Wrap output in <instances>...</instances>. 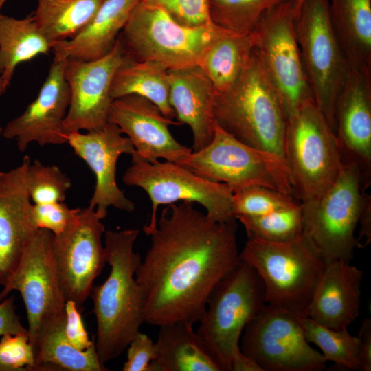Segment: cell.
<instances>
[{
    "mask_svg": "<svg viewBox=\"0 0 371 371\" xmlns=\"http://www.w3.org/2000/svg\"><path fill=\"white\" fill-rule=\"evenodd\" d=\"M78 208L70 209L64 202L32 204L30 216L37 229L50 231L54 236L62 234L74 219Z\"/></svg>",
    "mask_w": 371,
    "mask_h": 371,
    "instance_id": "39",
    "label": "cell"
},
{
    "mask_svg": "<svg viewBox=\"0 0 371 371\" xmlns=\"http://www.w3.org/2000/svg\"><path fill=\"white\" fill-rule=\"evenodd\" d=\"M127 360L124 371H157L154 362L155 342L146 335L139 331L128 345Z\"/></svg>",
    "mask_w": 371,
    "mask_h": 371,
    "instance_id": "40",
    "label": "cell"
},
{
    "mask_svg": "<svg viewBox=\"0 0 371 371\" xmlns=\"http://www.w3.org/2000/svg\"><path fill=\"white\" fill-rule=\"evenodd\" d=\"M35 371L28 333L4 335L0 340V371Z\"/></svg>",
    "mask_w": 371,
    "mask_h": 371,
    "instance_id": "37",
    "label": "cell"
},
{
    "mask_svg": "<svg viewBox=\"0 0 371 371\" xmlns=\"http://www.w3.org/2000/svg\"><path fill=\"white\" fill-rule=\"evenodd\" d=\"M214 117L241 142L284 157L286 115L256 47L235 83L215 93Z\"/></svg>",
    "mask_w": 371,
    "mask_h": 371,
    "instance_id": "3",
    "label": "cell"
},
{
    "mask_svg": "<svg viewBox=\"0 0 371 371\" xmlns=\"http://www.w3.org/2000/svg\"><path fill=\"white\" fill-rule=\"evenodd\" d=\"M170 104L181 124L190 126L192 151L205 147L215 131V91L199 66L168 70Z\"/></svg>",
    "mask_w": 371,
    "mask_h": 371,
    "instance_id": "23",
    "label": "cell"
},
{
    "mask_svg": "<svg viewBox=\"0 0 371 371\" xmlns=\"http://www.w3.org/2000/svg\"><path fill=\"white\" fill-rule=\"evenodd\" d=\"M50 50L32 15L16 19L0 12V77L8 87L17 65Z\"/></svg>",
    "mask_w": 371,
    "mask_h": 371,
    "instance_id": "29",
    "label": "cell"
},
{
    "mask_svg": "<svg viewBox=\"0 0 371 371\" xmlns=\"http://www.w3.org/2000/svg\"><path fill=\"white\" fill-rule=\"evenodd\" d=\"M160 8L177 23L190 27L213 23L210 17V0H140Z\"/></svg>",
    "mask_w": 371,
    "mask_h": 371,
    "instance_id": "38",
    "label": "cell"
},
{
    "mask_svg": "<svg viewBox=\"0 0 371 371\" xmlns=\"http://www.w3.org/2000/svg\"><path fill=\"white\" fill-rule=\"evenodd\" d=\"M64 65V60L54 58L36 98L3 127L2 136L15 139L20 151H25L33 142L41 146L67 143L63 122L70 103V91Z\"/></svg>",
    "mask_w": 371,
    "mask_h": 371,
    "instance_id": "19",
    "label": "cell"
},
{
    "mask_svg": "<svg viewBox=\"0 0 371 371\" xmlns=\"http://www.w3.org/2000/svg\"><path fill=\"white\" fill-rule=\"evenodd\" d=\"M286 1L210 0V17L212 23L225 32L249 34L268 10Z\"/></svg>",
    "mask_w": 371,
    "mask_h": 371,
    "instance_id": "34",
    "label": "cell"
},
{
    "mask_svg": "<svg viewBox=\"0 0 371 371\" xmlns=\"http://www.w3.org/2000/svg\"><path fill=\"white\" fill-rule=\"evenodd\" d=\"M182 166L233 192L262 186L294 196L293 179L284 157L248 146L215 126L212 141L192 151Z\"/></svg>",
    "mask_w": 371,
    "mask_h": 371,
    "instance_id": "10",
    "label": "cell"
},
{
    "mask_svg": "<svg viewBox=\"0 0 371 371\" xmlns=\"http://www.w3.org/2000/svg\"><path fill=\"white\" fill-rule=\"evenodd\" d=\"M108 122L117 125L129 138L135 151L144 159H159L182 165L192 151L178 142L170 132V125H181L166 117L148 99L128 95L113 99Z\"/></svg>",
    "mask_w": 371,
    "mask_h": 371,
    "instance_id": "18",
    "label": "cell"
},
{
    "mask_svg": "<svg viewBox=\"0 0 371 371\" xmlns=\"http://www.w3.org/2000/svg\"><path fill=\"white\" fill-rule=\"evenodd\" d=\"M8 87L5 85L3 79L0 77V98L5 93Z\"/></svg>",
    "mask_w": 371,
    "mask_h": 371,
    "instance_id": "46",
    "label": "cell"
},
{
    "mask_svg": "<svg viewBox=\"0 0 371 371\" xmlns=\"http://www.w3.org/2000/svg\"><path fill=\"white\" fill-rule=\"evenodd\" d=\"M298 319L307 341L320 348L327 362L348 370H362L358 337L350 334L347 328H329L304 315H298Z\"/></svg>",
    "mask_w": 371,
    "mask_h": 371,
    "instance_id": "32",
    "label": "cell"
},
{
    "mask_svg": "<svg viewBox=\"0 0 371 371\" xmlns=\"http://www.w3.org/2000/svg\"><path fill=\"white\" fill-rule=\"evenodd\" d=\"M295 31L314 102L336 133V101L350 68L333 27L329 0H304Z\"/></svg>",
    "mask_w": 371,
    "mask_h": 371,
    "instance_id": "8",
    "label": "cell"
},
{
    "mask_svg": "<svg viewBox=\"0 0 371 371\" xmlns=\"http://www.w3.org/2000/svg\"><path fill=\"white\" fill-rule=\"evenodd\" d=\"M371 197L365 194L363 208L359 217V232L357 237V247L364 248L371 241Z\"/></svg>",
    "mask_w": 371,
    "mask_h": 371,
    "instance_id": "44",
    "label": "cell"
},
{
    "mask_svg": "<svg viewBox=\"0 0 371 371\" xmlns=\"http://www.w3.org/2000/svg\"><path fill=\"white\" fill-rule=\"evenodd\" d=\"M358 337L360 342L359 358L362 370H371V319L366 318L362 322Z\"/></svg>",
    "mask_w": 371,
    "mask_h": 371,
    "instance_id": "43",
    "label": "cell"
},
{
    "mask_svg": "<svg viewBox=\"0 0 371 371\" xmlns=\"http://www.w3.org/2000/svg\"><path fill=\"white\" fill-rule=\"evenodd\" d=\"M105 228L94 207L78 208L69 227L53 237L52 250L65 300L78 307L91 295L93 283L105 263L102 236Z\"/></svg>",
    "mask_w": 371,
    "mask_h": 371,
    "instance_id": "15",
    "label": "cell"
},
{
    "mask_svg": "<svg viewBox=\"0 0 371 371\" xmlns=\"http://www.w3.org/2000/svg\"><path fill=\"white\" fill-rule=\"evenodd\" d=\"M127 57L120 39L100 58L86 61L65 60L64 75L70 91V103L63 122L67 134L99 128L108 122L113 101L114 75Z\"/></svg>",
    "mask_w": 371,
    "mask_h": 371,
    "instance_id": "16",
    "label": "cell"
},
{
    "mask_svg": "<svg viewBox=\"0 0 371 371\" xmlns=\"http://www.w3.org/2000/svg\"><path fill=\"white\" fill-rule=\"evenodd\" d=\"M304 0H295V16L299 11Z\"/></svg>",
    "mask_w": 371,
    "mask_h": 371,
    "instance_id": "47",
    "label": "cell"
},
{
    "mask_svg": "<svg viewBox=\"0 0 371 371\" xmlns=\"http://www.w3.org/2000/svg\"><path fill=\"white\" fill-rule=\"evenodd\" d=\"M232 371H262V370L253 360L245 356L240 349L233 356Z\"/></svg>",
    "mask_w": 371,
    "mask_h": 371,
    "instance_id": "45",
    "label": "cell"
},
{
    "mask_svg": "<svg viewBox=\"0 0 371 371\" xmlns=\"http://www.w3.org/2000/svg\"><path fill=\"white\" fill-rule=\"evenodd\" d=\"M54 234L38 229L26 245L21 260L0 292V302L18 291L27 312L32 348L48 326L65 316L62 293L52 255Z\"/></svg>",
    "mask_w": 371,
    "mask_h": 371,
    "instance_id": "14",
    "label": "cell"
},
{
    "mask_svg": "<svg viewBox=\"0 0 371 371\" xmlns=\"http://www.w3.org/2000/svg\"><path fill=\"white\" fill-rule=\"evenodd\" d=\"M67 143L95 175V189L89 205L94 207L98 216L104 219L111 206L133 212L134 203L117 183L116 166L122 155H131L135 148L119 127L108 122L95 130L69 133L67 134Z\"/></svg>",
    "mask_w": 371,
    "mask_h": 371,
    "instance_id": "17",
    "label": "cell"
},
{
    "mask_svg": "<svg viewBox=\"0 0 371 371\" xmlns=\"http://www.w3.org/2000/svg\"><path fill=\"white\" fill-rule=\"evenodd\" d=\"M256 47L254 32H225L209 47L199 65L211 81L215 93L225 91L238 80Z\"/></svg>",
    "mask_w": 371,
    "mask_h": 371,
    "instance_id": "30",
    "label": "cell"
},
{
    "mask_svg": "<svg viewBox=\"0 0 371 371\" xmlns=\"http://www.w3.org/2000/svg\"><path fill=\"white\" fill-rule=\"evenodd\" d=\"M254 34L256 49L282 103L286 117L313 100L295 31V0L268 10Z\"/></svg>",
    "mask_w": 371,
    "mask_h": 371,
    "instance_id": "12",
    "label": "cell"
},
{
    "mask_svg": "<svg viewBox=\"0 0 371 371\" xmlns=\"http://www.w3.org/2000/svg\"><path fill=\"white\" fill-rule=\"evenodd\" d=\"M225 32L214 23L181 25L160 8L139 0L119 38L130 58L154 61L171 70L199 66L209 47Z\"/></svg>",
    "mask_w": 371,
    "mask_h": 371,
    "instance_id": "5",
    "label": "cell"
},
{
    "mask_svg": "<svg viewBox=\"0 0 371 371\" xmlns=\"http://www.w3.org/2000/svg\"><path fill=\"white\" fill-rule=\"evenodd\" d=\"M139 233L136 229L104 232L105 260L111 270L91 293L97 323L95 346L104 365L124 352L145 322L144 299L135 278L142 259L133 250Z\"/></svg>",
    "mask_w": 371,
    "mask_h": 371,
    "instance_id": "2",
    "label": "cell"
},
{
    "mask_svg": "<svg viewBox=\"0 0 371 371\" xmlns=\"http://www.w3.org/2000/svg\"><path fill=\"white\" fill-rule=\"evenodd\" d=\"M3 128L0 126V137L2 136Z\"/></svg>",
    "mask_w": 371,
    "mask_h": 371,
    "instance_id": "49",
    "label": "cell"
},
{
    "mask_svg": "<svg viewBox=\"0 0 371 371\" xmlns=\"http://www.w3.org/2000/svg\"><path fill=\"white\" fill-rule=\"evenodd\" d=\"M365 186L358 166L343 161L337 178L324 193L301 202L303 231L319 250L326 265L338 260L350 262L353 258Z\"/></svg>",
    "mask_w": 371,
    "mask_h": 371,
    "instance_id": "9",
    "label": "cell"
},
{
    "mask_svg": "<svg viewBox=\"0 0 371 371\" xmlns=\"http://www.w3.org/2000/svg\"><path fill=\"white\" fill-rule=\"evenodd\" d=\"M168 69L150 60H136L128 55L116 71L111 85L112 99L128 95L144 97L169 119L176 117L170 104Z\"/></svg>",
    "mask_w": 371,
    "mask_h": 371,
    "instance_id": "27",
    "label": "cell"
},
{
    "mask_svg": "<svg viewBox=\"0 0 371 371\" xmlns=\"http://www.w3.org/2000/svg\"><path fill=\"white\" fill-rule=\"evenodd\" d=\"M65 316L41 334L33 348L35 371H106L95 344L85 350L75 348L65 333Z\"/></svg>",
    "mask_w": 371,
    "mask_h": 371,
    "instance_id": "28",
    "label": "cell"
},
{
    "mask_svg": "<svg viewBox=\"0 0 371 371\" xmlns=\"http://www.w3.org/2000/svg\"><path fill=\"white\" fill-rule=\"evenodd\" d=\"M139 0H105L89 23L73 38L52 47L58 60L76 58L89 61L112 49Z\"/></svg>",
    "mask_w": 371,
    "mask_h": 371,
    "instance_id": "24",
    "label": "cell"
},
{
    "mask_svg": "<svg viewBox=\"0 0 371 371\" xmlns=\"http://www.w3.org/2000/svg\"><path fill=\"white\" fill-rule=\"evenodd\" d=\"M159 327L154 360L157 371H223L193 324L174 322Z\"/></svg>",
    "mask_w": 371,
    "mask_h": 371,
    "instance_id": "25",
    "label": "cell"
},
{
    "mask_svg": "<svg viewBox=\"0 0 371 371\" xmlns=\"http://www.w3.org/2000/svg\"><path fill=\"white\" fill-rule=\"evenodd\" d=\"M284 157L300 202L318 198L337 178L343 161L337 135L313 100L287 117Z\"/></svg>",
    "mask_w": 371,
    "mask_h": 371,
    "instance_id": "6",
    "label": "cell"
},
{
    "mask_svg": "<svg viewBox=\"0 0 371 371\" xmlns=\"http://www.w3.org/2000/svg\"><path fill=\"white\" fill-rule=\"evenodd\" d=\"M105 0H38L32 15L51 44L70 39L92 19Z\"/></svg>",
    "mask_w": 371,
    "mask_h": 371,
    "instance_id": "31",
    "label": "cell"
},
{
    "mask_svg": "<svg viewBox=\"0 0 371 371\" xmlns=\"http://www.w3.org/2000/svg\"><path fill=\"white\" fill-rule=\"evenodd\" d=\"M122 181L129 186L143 189L152 203V212L143 231L148 236L157 226L158 207L177 202L196 203L206 215L218 222L236 221L232 205L233 192L225 184L206 179L184 166L168 161H148L135 151Z\"/></svg>",
    "mask_w": 371,
    "mask_h": 371,
    "instance_id": "11",
    "label": "cell"
},
{
    "mask_svg": "<svg viewBox=\"0 0 371 371\" xmlns=\"http://www.w3.org/2000/svg\"><path fill=\"white\" fill-rule=\"evenodd\" d=\"M297 203L293 195L262 186L245 188L233 193L232 196L235 217L263 216Z\"/></svg>",
    "mask_w": 371,
    "mask_h": 371,
    "instance_id": "36",
    "label": "cell"
},
{
    "mask_svg": "<svg viewBox=\"0 0 371 371\" xmlns=\"http://www.w3.org/2000/svg\"><path fill=\"white\" fill-rule=\"evenodd\" d=\"M27 186L31 201L39 204L64 202L71 183L58 166L34 160L27 170Z\"/></svg>",
    "mask_w": 371,
    "mask_h": 371,
    "instance_id": "35",
    "label": "cell"
},
{
    "mask_svg": "<svg viewBox=\"0 0 371 371\" xmlns=\"http://www.w3.org/2000/svg\"><path fill=\"white\" fill-rule=\"evenodd\" d=\"M30 158L25 155L16 167L0 172V285L17 267L23 251L38 231L31 216L27 186Z\"/></svg>",
    "mask_w": 371,
    "mask_h": 371,
    "instance_id": "20",
    "label": "cell"
},
{
    "mask_svg": "<svg viewBox=\"0 0 371 371\" xmlns=\"http://www.w3.org/2000/svg\"><path fill=\"white\" fill-rule=\"evenodd\" d=\"M363 277L350 262L326 265L303 315L329 328H348L359 317Z\"/></svg>",
    "mask_w": 371,
    "mask_h": 371,
    "instance_id": "22",
    "label": "cell"
},
{
    "mask_svg": "<svg viewBox=\"0 0 371 371\" xmlns=\"http://www.w3.org/2000/svg\"><path fill=\"white\" fill-rule=\"evenodd\" d=\"M236 218L243 225L248 239L282 243L293 240L304 232L301 202L263 216L240 215Z\"/></svg>",
    "mask_w": 371,
    "mask_h": 371,
    "instance_id": "33",
    "label": "cell"
},
{
    "mask_svg": "<svg viewBox=\"0 0 371 371\" xmlns=\"http://www.w3.org/2000/svg\"><path fill=\"white\" fill-rule=\"evenodd\" d=\"M329 9L350 70L371 75V0H329Z\"/></svg>",
    "mask_w": 371,
    "mask_h": 371,
    "instance_id": "26",
    "label": "cell"
},
{
    "mask_svg": "<svg viewBox=\"0 0 371 371\" xmlns=\"http://www.w3.org/2000/svg\"><path fill=\"white\" fill-rule=\"evenodd\" d=\"M240 258L260 277L267 304L300 316L326 267L319 250L304 232L282 243L248 239Z\"/></svg>",
    "mask_w": 371,
    "mask_h": 371,
    "instance_id": "4",
    "label": "cell"
},
{
    "mask_svg": "<svg viewBox=\"0 0 371 371\" xmlns=\"http://www.w3.org/2000/svg\"><path fill=\"white\" fill-rule=\"evenodd\" d=\"M236 221H214L190 202L161 210L135 273L145 322L200 321L211 291L240 260Z\"/></svg>",
    "mask_w": 371,
    "mask_h": 371,
    "instance_id": "1",
    "label": "cell"
},
{
    "mask_svg": "<svg viewBox=\"0 0 371 371\" xmlns=\"http://www.w3.org/2000/svg\"><path fill=\"white\" fill-rule=\"evenodd\" d=\"M21 333H28V330L16 312L14 297H7L0 302V336Z\"/></svg>",
    "mask_w": 371,
    "mask_h": 371,
    "instance_id": "42",
    "label": "cell"
},
{
    "mask_svg": "<svg viewBox=\"0 0 371 371\" xmlns=\"http://www.w3.org/2000/svg\"><path fill=\"white\" fill-rule=\"evenodd\" d=\"M241 352L262 371H319L327 361L305 337L298 315L267 304L245 327Z\"/></svg>",
    "mask_w": 371,
    "mask_h": 371,
    "instance_id": "13",
    "label": "cell"
},
{
    "mask_svg": "<svg viewBox=\"0 0 371 371\" xmlns=\"http://www.w3.org/2000/svg\"><path fill=\"white\" fill-rule=\"evenodd\" d=\"M7 0H0V12Z\"/></svg>",
    "mask_w": 371,
    "mask_h": 371,
    "instance_id": "48",
    "label": "cell"
},
{
    "mask_svg": "<svg viewBox=\"0 0 371 371\" xmlns=\"http://www.w3.org/2000/svg\"><path fill=\"white\" fill-rule=\"evenodd\" d=\"M342 161L355 164L368 186L371 175V75L350 70L335 104Z\"/></svg>",
    "mask_w": 371,
    "mask_h": 371,
    "instance_id": "21",
    "label": "cell"
},
{
    "mask_svg": "<svg viewBox=\"0 0 371 371\" xmlns=\"http://www.w3.org/2000/svg\"><path fill=\"white\" fill-rule=\"evenodd\" d=\"M65 333L69 341L80 350H85L95 344V341L89 338L79 307L71 300L65 303Z\"/></svg>",
    "mask_w": 371,
    "mask_h": 371,
    "instance_id": "41",
    "label": "cell"
},
{
    "mask_svg": "<svg viewBox=\"0 0 371 371\" xmlns=\"http://www.w3.org/2000/svg\"><path fill=\"white\" fill-rule=\"evenodd\" d=\"M267 304L257 271L242 260L211 291L197 333L216 355L223 371H232L234 355L246 325Z\"/></svg>",
    "mask_w": 371,
    "mask_h": 371,
    "instance_id": "7",
    "label": "cell"
}]
</instances>
